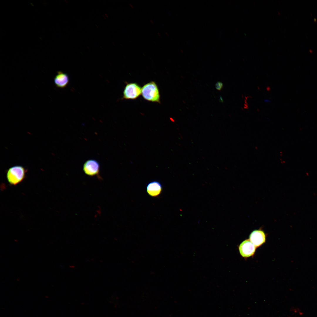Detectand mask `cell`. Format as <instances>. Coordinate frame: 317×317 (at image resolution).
<instances>
[{"instance_id": "11", "label": "cell", "mask_w": 317, "mask_h": 317, "mask_svg": "<svg viewBox=\"0 0 317 317\" xmlns=\"http://www.w3.org/2000/svg\"><path fill=\"white\" fill-rule=\"evenodd\" d=\"M264 101L265 102H268V103L270 102V100H267V99L265 100H264Z\"/></svg>"}, {"instance_id": "3", "label": "cell", "mask_w": 317, "mask_h": 317, "mask_svg": "<svg viewBox=\"0 0 317 317\" xmlns=\"http://www.w3.org/2000/svg\"><path fill=\"white\" fill-rule=\"evenodd\" d=\"M141 94V88L137 83H127L123 92L122 99L134 100L138 98Z\"/></svg>"}, {"instance_id": "7", "label": "cell", "mask_w": 317, "mask_h": 317, "mask_svg": "<svg viewBox=\"0 0 317 317\" xmlns=\"http://www.w3.org/2000/svg\"><path fill=\"white\" fill-rule=\"evenodd\" d=\"M55 86L58 88H64L68 85L69 78L68 74L61 71H58L54 78Z\"/></svg>"}, {"instance_id": "10", "label": "cell", "mask_w": 317, "mask_h": 317, "mask_svg": "<svg viewBox=\"0 0 317 317\" xmlns=\"http://www.w3.org/2000/svg\"><path fill=\"white\" fill-rule=\"evenodd\" d=\"M220 101L221 102H223V100L221 96H220Z\"/></svg>"}, {"instance_id": "1", "label": "cell", "mask_w": 317, "mask_h": 317, "mask_svg": "<svg viewBox=\"0 0 317 317\" xmlns=\"http://www.w3.org/2000/svg\"><path fill=\"white\" fill-rule=\"evenodd\" d=\"M141 95L146 100L160 103V96L158 87L156 83L151 81L145 84L141 88Z\"/></svg>"}, {"instance_id": "4", "label": "cell", "mask_w": 317, "mask_h": 317, "mask_svg": "<svg viewBox=\"0 0 317 317\" xmlns=\"http://www.w3.org/2000/svg\"><path fill=\"white\" fill-rule=\"evenodd\" d=\"M100 166L98 162L94 159H89L84 163L83 169L85 173L91 176H97L101 179L100 175Z\"/></svg>"}, {"instance_id": "2", "label": "cell", "mask_w": 317, "mask_h": 317, "mask_svg": "<svg viewBox=\"0 0 317 317\" xmlns=\"http://www.w3.org/2000/svg\"><path fill=\"white\" fill-rule=\"evenodd\" d=\"M27 170L21 166L11 167L7 170L6 178L9 183L15 186L21 182L26 177Z\"/></svg>"}, {"instance_id": "9", "label": "cell", "mask_w": 317, "mask_h": 317, "mask_svg": "<svg viewBox=\"0 0 317 317\" xmlns=\"http://www.w3.org/2000/svg\"><path fill=\"white\" fill-rule=\"evenodd\" d=\"M223 83L220 81L217 82L215 85V88L217 90L219 91L221 90L223 88Z\"/></svg>"}, {"instance_id": "6", "label": "cell", "mask_w": 317, "mask_h": 317, "mask_svg": "<svg viewBox=\"0 0 317 317\" xmlns=\"http://www.w3.org/2000/svg\"><path fill=\"white\" fill-rule=\"evenodd\" d=\"M162 190L161 184L156 181L150 182L147 184L146 187V191L148 195L153 197L159 196L161 193Z\"/></svg>"}, {"instance_id": "8", "label": "cell", "mask_w": 317, "mask_h": 317, "mask_svg": "<svg viewBox=\"0 0 317 317\" xmlns=\"http://www.w3.org/2000/svg\"><path fill=\"white\" fill-rule=\"evenodd\" d=\"M265 235L264 232L261 230H255L250 234L249 240L256 247L260 246L265 241Z\"/></svg>"}, {"instance_id": "5", "label": "cell", "mask_w": 317, "mask_h": 317, "mask_svg": "<svg viewBox=\"0 0 317 317\" xmlns=\"http://www.w3.org/2000/svg\"><path fill=\"white\" fill-rule=\"evenodd\" d=\"M256 247L249 240H246L242 242L239 247L240 254L243 257H247L252 256L254 254Z\"/></svg>"}]
</instances>
